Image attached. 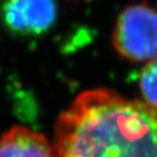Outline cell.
I'll list each match as a JSON object with an SVG mask.
<instances>
[{"label": "cell", "instance_id": "cell-1", "mask_svg": "<svg viewBox=\"0 0 157 157\" xmlns=\"http://www.w3.org/2000/svg\"><path fill=\"white\" fill-rule=\"evenodd\" d=\"M54 157H157V109L109 89L82 92L54 127Z\"/></svg>", "mask_w": 157, "mask_h": 157}, {"label": "cell", "instance_id": "cell-4", "mask_svg": "<svg viewBox=\"0 0 157 157\" xmlns=\"http://www.w3.org/2000/svg\"><path fill=\"white\" fill-rule=\"evenodd\" d=\"M0 157H54V149L44 135L14 126L0 135Z\"/></svg>", "mask_w": 157, "mask_h": 157}, {"label": "cell", "instance_id": "cell-3", "mask_svg": "<svg viewBox=\"0 0 157 157\" xmlns=\"http://www.w3.org/2000/svg\"><path fill=\"white\" fill-rule=\"evenodd\" d=\"M57 17L55 0H2L0 20L17 36L42 35L54 26Z\"/></svg>", "mask_w": 157, "mask_h": 157}, {"label": "cell", "instance_id": "cell-5", "mask_svg": "<svg viewBox=\"0 0 157 157\" xmlns=\"http://www.w3.org/2000/svg\"><path fill=\"white\" fill-rule=\"evenodd\" d=\"M140 90L143 100L157 109V57L143 67L140 76Z\"/></svg>", "mask_w": 157, "mask_h": 157}, {"label": "cell", "instance_id": "cell-2", "mask_svg": "<svg viewBox=\"0 0 157 157\" xmlns=\"http://www.w3.org/2000/svg\"><path fill=\"white\" fill-rule=\"evenodd\" d=\"M112 43L129 62L151 61L157 57V12L146 4L130 5L119 15Z\"/></svg>", "mask_w": 157, "mask_h": 157}]
</instances>
